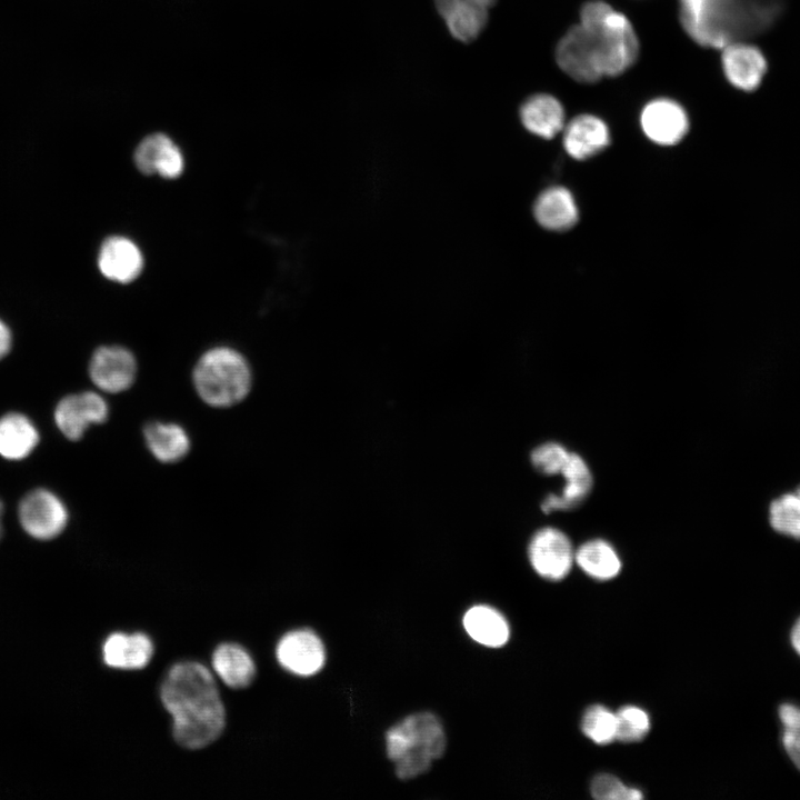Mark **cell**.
<instances>
[{"mask_svg": "<svg viewBox=\"0 0 800 800\" xmlns=\"http://www.w3.org/2000/svg\"><path fill=\"white\" fill-rule=\"evenodd\" d=\"M160 699L181 747L201 749L221 736L226 710L213 674L203 664L183 661L172 666L161 683Z\"/></svg>", "mask_w": 800, "mask_h": 800, "instance_id": "cell-1", "label": "cell"}, {"mask_svg": "<svg viewBox=\"0 0 800 800\" xmlns=\"http://www.w3.org/2000/svg\"><path fill=\"white\" fill-rule=\"evenodd\" d=\"M781 0H679L686 33L702 47L722 49L769 28Z\"/></svg>", "mask_w": 800, "mask_h": 800, "instance_id": "cell-2", "label": "cell"}, {"mask_svg": "<svg viewBox=\"0 0 800 800\" xmlns=\"http://www.w3.org/2000/svg\"><path fill=\"white\" fill-rule=\"evenodd\" d=\"M446 736L440 720L430 712L404 718L386 734L388 758L394 763L399 779H412L426 773L432 762L443 754Z\"/></svg>", "mask_w": 800, "mask_h": 800, "instance_id": "cell-3", "label": "cell"}, {"mask_svg": "<svg viewBox=\"0 0 800 800\" xmlns=\"http://www.w3.org/2000/svg\"><path fill=\"white\" fill-rule=\"evenodd\" d=\"M580 24L591 31L599 43L604 76H619L637 61L640 43L630 20L607 2H586L580 10Z\"/></svg>", "mask_w": 800, "mask_h": 800, "instance_id": "cell-4", "label": "cell"}, {"mask_svg": "<svg viewBox=\"0 0 800 800\" xmlns=\"http://www.w3.org/2000/svg\"><path fill=\"white\" fill-rule=\"evenodd\" d=\"M193 382L204 402L212 407H229L248 394L251 372L238 351L217 347L199 359L193 371Z\"/></svg>", "mask_w": 800, "mask_h": 800, "instance_id": "cell-5", "label": "cell"}, {"mask_svg": "<svg viewBox=\"0 0 800 800\" xmlns=\"http://www.w3.org/2000/svg\"><path fill=\"white\" fill-rule=\"evenodd\" d=\"M556 61L564 73L578 82L594 83L604 77L598 41L580 23L568 29L558 42Z\"/></svg>", "mask_w": 800, "mask_h": 800, "instance_id": "cell-6", "label": "cell"}, {"mask_svg": "<svg viewBox=\"0 0 800 800\" xmlns=\"http://www.w3.org/2000/svg\"><path fill=\"white\" fill-rule=\"evenodd\" d=\"M19 520L24 531L39 540L60 534L68 522L63 502L47 489L28 492L19 503Z\"/></svg>", "mask_w": 800, "mask_h": 800, "instance_id": "cell-7", "label": "cell"}, {"mask_svg": "<svg viewBox=\"0 0 800 800\" xmlns=\"http://www.w3.org/2000/svg\"><path fill=\"white\" fill-rule=\"evenodd\" d=\"M528 556L534 571L549 580L563 579L574 559L569 538L551 527L542 528L533 534Z\"/></svg>", "mask_w": 800, "mask_h": 800, "instance_id": "cell-8", "label": "cell"}, {"mask_svg": "<svg viewBox=\"0 0 800 800\" xmlns=\"http://www.w3.org/2000/svg\"><path fill=\"white\" fill-rule=\"evenodd\" d=\"M640 123L644 134L651 141L662 146L680 142L689 129L686 110L680 103L669 98L650 100L641 111Z\"/></svg>", "mask_w": 800, "mask_h": 800, "instance_id": "cell-9", "label": "cell"}, {"mask_svg": "<svg viewBox=\"0 0 800 800\" xmlns=\"http://www.w3.org/2000/svg\"><path fill=\"white\" fill-rule=\"evenodd\" d=\"M108 411L101 396L84 391L61 399L56 407L54 421L68 439L79 440L90 424L104 422Z\"/></svg>", "mask_w": 800, "mask_h": 800, "instance_id": "cell-10", "label": "cell"}, {"mask_svg": "<svg viewBox=\"0 0 800 800\" xmlns=\"http://www.w3.org/2000/svg\"><path fill=\"white\" fill-rule=\"evenodd\" d=\"M89 373L99 389L117 393L127 390L133 383L137 362L133 354L126 348L100 347L92 354Z\"/></svg>", "mask_w": 800, "mask_h": 800, "instance_id": "cell-11", "label": "cell"}, {"mask_svg": "<svg viewBox=\"0 0 800 800\" xmlns=\"http://www.w3.org/2000/svg\"><path fill=\"white\" fill-rule=\"evenodd\" d=\"M276 653L286 670L304 677L317 673L326 660L321 640L310 630H294L284 634Z\"/></svg>", "mask_w": 800, "mask_h": 800, "instance_id": "cell-12", "label": "cell"}, {"mask_svg": "<svg viewBox=\"0 0 800 800\" xmlns=\"http://www.w3.org/2000/svg\"><path fill=\"white\" fill-rule=\"evenodd\" d=\"M721 62L727 80L743 91L757 89L767 70L762 52L742 41L722 48Z\"/></svg>", "mask_w": 800, "mask_h": 800, "instance_id": "cell-13", "label": "cell"}, {"mask_svg": "<svg viewBox=\"0 0 800 800\" xmlns=\"http://www.w3.org/2000/svg\"><path fill=\"white\" fill-rule=\"evenodd\" d=\"M134 162L141 172L168 179L178 178L184 168L180 149L163 133L146 137L134 151Z\"/></svg>", "mask_w": 800, "mask_h": 800, "instance_id": "cell-14", "label": "cell"}, {"mask_svg": "<svg viewBox=\"0 0 800 800\" xmlns=\"http://www.w3.org/2000/svg\"><path fill=\"white\" fill-rule=\"evenodd\" d=\"M609 143L608 126L593 114H579L564 127L563 147L573 159H589L606 149Z\"/></svg>", "mask_w": 800, "mask_h": 800, "instance_id": "cell-15", "label": "cell"}, {"mask_svg": "<svg viewBox=\"0 0 800 800\" xmlns=\"http://www.w3.org/2000/svg\"><path fill=\"white\" fill-rule=\"evenodd\" d=\"M98 264L101 273L117 282L127 283L141 272L143 258L134 242L124 237H110L102 243Z\"/></svg>", "mask_w": 800, "mask_h": 800, "instance_id": "cell-16", "label": "cell"}, {"mask_svg": "<svg viewBox=\"0 0 800 800\" xmlns=\"http://www.w3.org/2000/svg\"><path fill=\"white\" fill-rule=\"evenodd\" d=\"M152 654V641L141 632L132 634L114 632L106 639L102 646L104 663L114 669H142L150 662Z\"/></svg>", "mask_w": 800, "mask_h": 800, "instance_id": "cell-17", "label": "cell"}, {"mask_svg": "<svg viewBox=\"0 0 800 800\" xmlns=\"http://www.w3.org/2000/svg\"><path fill=\"white\" fill-rule=\"evenodd\" d=\"M566 486L561 494H549L541 503L543 512L569 510L578 507L592 488V476L584 460L577 453H570L561 472Z\"/></svg>", "mask_w": 800, "mask_h": 800, "instance_id": "cell-18", "label": "cell"}, {"mask_svg": "<svg viewBox=\"0 0 800 800\" xmlns=\"http://www.w3.org/2000/svg\"><path fill=\"white\" fill-rule=\"evenodd\" d=\"M520 119L529 132L544 139H552L564 127V110L553 96L536 93L521 104Z\"/></svg>", "mask_w": 800, "mask_h": 800, "instance_id": "cell-19", "label": "cell"}, {"mask_svg": "<svg viewBox=\"0 0 800 800\" xmlns=\"http://www.w3.org/2000/svg\"><path fill=\"white\" fill-rule=\"evenodd\" d=\"M534 218L540 226L552 231H564L578 221V208L571 192L563 187H551L536 200Z\"/></svg>", "mask_w": 800, "mask_h": 800, "instance_id": "cell-20", "label": "cell"}, {"mask_svg": "<svg viewBox=\"0 0 800 800\" xmlns=\"http://www.w3.org/2000/svg\"><path fill=\"white\" fill-rule=\"evenodd\" d=\"M212 668L223 683L233 689L248 687L256 677L251 656L234 643H222L214 650Z\"/></svg>", "mask_w": 800, "mask_h": 800, "instance_id": "cell-21", "label": "cell"}, {"mask_svg": "<svg viewBox=\"0 0 800 800\" xmlns=\"http://www.w3.org/2000/svg\"><path fill=\"white\" fill-rule=\"evenodd\" d=\"M39 433L26 416L17 412L0 418V456L9 460L26 458L37 446Z\"/></svg>", "mask_w": 800, "mask_h": 800, "instance_id": "cell-22", "label": "cell"}, {"mask_svg": "<svg viewBox=\"0 0 800 800\" xmlns=\"http://www.w3.org/2000/svg\"><path fill=\"white\" fill-rule=\"evenodd\" d=\"M463 627L477 642L487 647H501L509 638V626L503 616L488 606H474L463 617Z\"/></svg>", "mask_w": 800, "mask_h": 800, "instance_id": "cell-23", "label": "cell"}, {"mask_svg": "<svg viewBox=\"0 0 800 800\" xmlns=\"http://www.w3.org/2000/svg\"><path fill=\"white\" fill-rule=\"evenodd\" d=\"M144 439L151 453L164 463L179 461L190 448L187 432L174 423H149L144 428Z\"/></svg>", "mask_w": 800, "mask_h": 800, "instance_id": "cell-24", "label": "cell"}, {"mask_svg": "<svg viewBox=\"0 0 800 800\" xmlns=\"http://www.w3.org/2000/svg\"><path fill=\"white\" fill-rule=\"evenodd\" d=\"M488 9L478 3H454L441 11L440 16L453 38L462 42H470L486 27L489 17Z\"/></svg>", "mask_w": 800, "mask_h": 800, "instance_id": "cell-25", "label": "cell"}, {"mask_svg": "<svg viewBox=\"0 0 800 800\" xmlns=\"http://www.w3.org/2000/svg\"><path fill=\"white\" fill-rule=\"evenodd\" d=\"M579 567L590 577L600 580L614 578L621 569L617 552L604 540H591L583 543L574 554Z\"/></svg>", "mask_w": 800, "mask_h": 800, "instance_id": "cell-26", "label": "cell"}, {"mask_svg": "<svg viewBox=\"0 0 800 800\" xmlns=\"http://www.w3.org/2000/svg\"><path fill=\"white\" fill-rule=\"evenodd\" d=\"M769 521L777 532L800 540V496L777 498L770 506Z\"/></svg>", "mask_w": 800, "mask_h": 800, "instance_id": "cell-27", "label": "cell"}, {"mask_svg": "<svg viewBox=\"0 0 800 800\" xmlns=\"http://www.w3.org/2000/svg\"><path fill=\"white\" fill-rule=\"evenodd\" d=\"M781 742L792 764L800 771V706L782 702L778 708Z\"/></svg>", "mask_w": 800, "mask_h": 800, "instance_id": "cell-28", "label": "cell"}, {"mask_svg": "<svg viewBox=\"0 0 800 800\" xmlns=\"http://www.w3.org/2000/svg\"><path fill=\"white\" fill-rule=\"evenodd\" d=\"M581 729L593 742L610 743L617 736V716L602 706H592L583 714Z\"/></svg>", "mask_w": 800, "mask_h": 800, "instance_id": "cell-29", "label": "cell"}, {"mask_svg": "<svg viewBox=\"0 0 800 800\" xmlns=\"http://www.w3.org/2000/svg\"><path fill=\"white\" fill-rule=\"evenodd\" d=\"M616 739L633 742L643 739L650 730V719L646 711L638 707L627 706L617 713Z\"/></svg>", "mask_w": 800, "mask_h": 800, "instance_id": "cell-30", "label": "cell"}, {"mask_svg": "<svg viewBox=\"0 0 800 800\" xmlns=\"http://www.w3.org/2000/svg\"><path fill=\"white\" fill-rule=\"evenodd\" d=\"M591 794L601 800H639L643 797L640 790L629 788L618 778L606 773L593 779Z\"/></svg>", "mask_w": 800, "mask_h": 800, "instance_id": "cell-31", "label": "cell"}, {"mask_svg": "<svg viewBox=\"0 0 800 800\" xmlns=\"http://www.w3.org/2000/svg\"><path fill=\"white\" fill-rule=\"evenodd\" d=\"M570 452L559 443L547 442L540 444L531 452L533 467L544 474L560 473Z\"/></svg>", "mask_w": 800, "mask_h": 800, "instance_id": "cell-32", "label": "cell"}, {"mask_svg": "<svg viewBox=\"0 0 800 800\" xmlns=\"http://www.w3.org/2000/svg\"><path fill=\"white\" fill-rule=\"evenodd\" d=\"M497 0H434L436 7L438 12H441L447 7L453 4V3H478L481 6H484L487 8H490L496 3Z\"/></svg>", "mask_w": 800, "mask_h": 800, "instance_id": "cell-33", "label": "cell"}, {"mask_svg": "<svg viewBox=\"0 0 800 800\" xmlns=\"http://www.w3.org/2000/svg\"><path fill=\"white\" fill-rule=\"evenodd\" d=\"M11 348V333L4 322L0 320V359L3 358Z\"/></svg>", "mask_w": 800, "mask_h": 800, "instance_id": "cell-34", "label": "cell"}, {"mask_svg": "<svg viewBox=\"0 0 800 800\" xmlns=\"http://www.w3.org/2000/svg\"><path fill=\"white\" fill-rule=\"evenodd\" d=\"M790 643L794 652L800 657V617L794 621L791 627Z\"/></svg>", "mask_w": 800, "mask_h": 800, "instance_id": "cell-35", "label": "cell"}, {"mask_svg": "<svg viewBox=\"0 0 800 800\" xmlns=\"http://www.w3.org/2000/svg\"><path fill=\"white\" fill-rule=\"evenodd\" d=\"M2 510H3V507H2V503H1V501H0V536H1V531H2V528H1Z\"/></svg>", "mask_w": 800, "mask_h": 800, "instance_id": "cell-36", "label": "cell"}, {"mask_svg": "<svg viewBox=\"0 0 800 800\" xmlns=\"http://www.w3.org/2000/svg\"><path fill=\"white\" fill-rule=\"evenodd\" d=\"M797 493H798V494L800 496V489L798 490V492H797Z\"/></svg>", "mask_w": 800, "mask_h": 800, "instance_id": "cell-37", "label": "cell"}]
</instances>
